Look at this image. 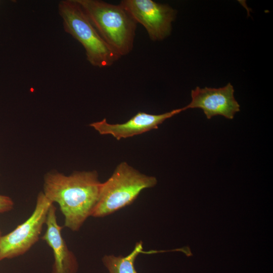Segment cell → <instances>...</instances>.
<instances>
[{
  "label": "cell",
  "mask_w": 273,
  "mask_h": 273,
  "mask_svg": "<svg viewBox=\"0 0 273 273\" xmlns=\"http://www.w3.org/2000/svg\"><path fill=\"white\" fill-rule=\"evenodd\" d=\"M143 252V242L135 244L133 250L127 255L115 256L106 255L102 258V262L109 273H138L134 266L136 258Z\"/></svg>",
  "instance_id": "30bf717a"
},
{
  "label": "cell",
  "mask_w": 273,
  "mask_h": 273,
  "mask_svg": "<svg viewBox=\"0 0 273 273\" xmlns=\"http://www.w3.org/2000/svg\"><path fill=\"white\" fill-rule=\"evenodd\" d=\"M14 206V202L9 196L0 195V213L11 210Z\"/></svg>",
  "instance_id": "8fae6325"
},
{
  "label": "cell",
  "mask_w": 273,
  "mask_h": 273,
  "mask_svg": "<svg viewBox=\"0 0 273 273\" xmlns=\"http://www.w3.org/2000/svg\"><path fill=\"white\" fill-rule=\"evenodd\" d=\"M157 178L140 172L126 162L119 164L102 183L98 202L92 216L103 217L131 204L144 189L156 185Z\"/></svg>",
  "instance_id": "3957f363"
},
{
  "label": "cell",
  "mask_w": 273,
  "mask_h": 273,
  "mask_svg": "<svg viewBox=\"0 0 273 273\" xmlns=\"http://www.w3.org/2000/svg\"><path fill=\"white\" fill-rule=\"evenodd\" d=\"M119 4L144 27L152 40H162L170 35L176 15L170 6L152 0H123Z\"/></svg>",
  "instance_id": "8992f818"
},
{
  "label": "cell",
  "mask_w": 273,
  "mask_h": 273,
  "mask_svg": "<svg viewBox=\"0 0 273 273\" xmlns=\"http://www.w3.org/2000/svg\"><path fill=\"white\" fill-rule=\"evenodd\" d=\"M105 42L121 57L132 50L137 23L120 5L76 0Z\"/></svg>",
  "instance_id": "7a4b0ae2"
},
{
  "label": "cell",
  "mask_w": 273,
  "mask_h": 273,
  "mask_svg": "<svg viewBox=\"0 0 273 273\" xmlns=\"http://www.w3.org/2000/svg\"><path fill=\"white\" fill-rule=\"evenodd\" d=\"M1 236H2V233H1V231L0 230V238H1Z\"/></svg>",
  "instance_id": "7c38bea8"
},
{
  "label": "cell",
  "mask_w": 273,
  "mask_h": 273,
  "mask_svg": "<svg viewBox=\"0 0 273 273\" xmlns=\"http://www.w3.org/2000/svg\"><path fill=\"white\" fill-rule=\"evenodd\" d=\"M53 203L40 192L31 216L9 234L0 238V261L27 252L39 240L48 213Z\"/></svg>",
  "instance_id": "5b68a950"
},
{
  "label": "cell",
  "mask_w": 273,
  "mask_h": 273,
  "mask_svg": "<svg viewBox=\"0 0 273 273\" xmlns=\"http://www.w3.org/2000/svg\"><path fill=\"white\" fill-rule=\"evenodd\" d=\"M234 92L230 83L219 88L197 86L191 91L192 100L184 109L200 108L208 119L217 115L233 119L240 110Z\"/></svg>",
  "instance_id": "52a82bcc"
},
{
  "label": "cell",
  "mask_w": 273,
  "mask_h": 273,
  "mask_svg": "<svg viewBox=\"0 0 273 273\" xmlns=\"http://www.w3.org/2000/svg\"><path fill=\"white\" fill-rule=\"evenodd\" d=\"M58 10L65 31L82 45L93 66L109 67L121 57L101 36L76 0L60 1Z\"/></svg>",
  "instance_id": "277c9868"
},
{
  "label": "cell",
  "mask_w": 273,
  "mask_h": 273,
  "mask_svg": "<svg viewBox=\"0 0 273 273\" xmlns=\"http://www.w3.org/2000/svg\"><path fill=\"white\" fill-rule=\"evenodd\" d=\"M102 183L96 171H75L69 175L51 171L44 177L45 196L58 204L65 217L64 226L78 231L98 202Z\"/></svg>",
  "instance_id": "6da1fadb"
},
{
  "label": "cell",
  "mask_w": 273,
  "mask_h": 273,
  "mask_svg": "<svg viewBox=\"0 0 273 273\" xmlns=\"http://www.w3.org/2000/svg\"><path fill=\"white\" fill-rule=\"evenodd\" d=\"M185 111L184 107L160 114H151L139 112L125 123L110 124L105 118L89 125L101 134H110L117 140L139 135L158 128L166 119Z\"/></svg>",
  "instance_id": "ba28073f"
},
{
  "label": "cell",
  "mask_w": 273,
  "mask_h": 273,
  "mask_svg": "<svg viewBox=\"0 0 273 273\" xmlns=\"http://www.w3.org/2000/svg\"><path fill=\"white\" fill-rule=\"evenodd\" d=\"M56 212V207L53 203L47 215L46 231L41 237L53 251L54 262L52 273H76L78 268L77 259L62 236L63 227L57 222Z\"/></svg>",
  "instance_id": "9c48e42d"
}]
</instances>
